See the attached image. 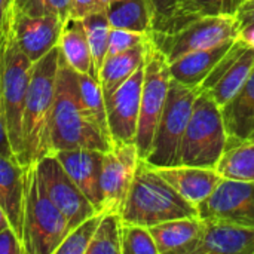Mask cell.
I'll return each mask as SVG.
<instances>
[{
    "label": "cell",
    "instance_id": "obj_1",
    "mask_svg": "<svg viewBox=\"0 0 254 254\" xmlns=\"http://www.w3.org/2000/svg\"><path fill=\"white\" fill-rule=\"evenodd\" d=\"M51 144L52 153L67 149H95L109 152L113 147L110 135L85 106L79 89L77 71L68 65L63 54H60L57 73Z\"/></svg>",
    "mask_w": 254,
    "mask_h": 254
},
{
    "label": "cell",
    "instance_id": "obj_2",
    "mask_svg": "<svg viewBox=\"0 0 254 254\" xmlns=\"http://www.w3.org/2000/svg\"><path fill=\"white\" fill-rule=\"evenodd\" d=\"M60 46L52 48L31 67L22 115L21 165H28L52 155L51 128L60 64Z\"/></svg>",
    "mask_w": 254,
    "mask_h": 254
},
{
    "label": "cell",
    "instance_id": "obj_3",
    "mask_svg": "<svg viewBox=\"0 0 254 254\" xmlns=\"http://www.w3.org/2000/svg\"><path fill=\"white\" fill-rule=\"evenodd\" d=\"M119 214L124 223L147 228L168 220L199 217L198 207L188 202L141 158Z\"/></svg>",
    "mask_w": 254,
    "mask_h": 254
},
{
    "label": "cell",
    "instance_id": "obj_4",
    "mask_svg": "<svg viewBox=\"0 0 254 254\" xmlns=\"http://www.w3.org/2000/svg\"><path fill=\"white\" fill-rule=\"evenodd\" d=\"M31 67L33 63L13 37L7 9L0 24V95L9 143L19 164L22 156V115Z\"/></svg>",
    "mask_w": 254,
    "mask_h": 254
},
{
    "label": "cell",
    "instance_id": "obj_5",
    "mask_svg": "<svg viewBox=\"0 0 254 254\" xmlns=\"http://www.w3.org/2000/svg\"><path fill=\"white\" fill-rule=\"evenodd\" d=\"M25 208L22 246L25 254H55L68 234L63 213L48 196L34 164L24 167Z\"/></svg>",
    "mask_w": 254,
    "mask_h": 254
},
{
    "label": "cell",
    "instance_id": "obj_6",
    "mask_svg": "<svg viewBox=\"0 0 254 254\" xmlns=\"http://www.w3.org/2000/svg\"><path fill=\"white\" fill-rule=\"evenodd\" d=\"M228 147V132L222 107L199 91L182 141L180 165L216 168Z\"/></svg>",
    "mask_w": 254,
    "mask_h": 254
},
{
    "label": "cell",
    "instance_id": "obj_7",
    "mask_svg": "<svg viewBox=\"0 0 254 254\" xmlns=\"http://www.w3.org/2000/svg\"><path fill=\"white\" fill-rule=\"evenodd\" d=\"M198 94L199 88L188 86L171 79L165 106L153 134L152 147L144 159L149 165H180L182 141Z\"/></svg>",
    "mask_w": 254,
    "mask_h": 254
},
{
    "label": "cell",
    "instance_id": "obj_8",
    "mask_svg": "<svg viewBox=\"0 0 254 254\" xmlns=\"http://www.w3.org/2000/svg\"><path fill=\"white\" fill-rule=\"evenodd\" d=\"M170 82V64L164 54L155 46V43L147 36L140 116L135 135V146L141 159H146L150 152L153 134L165 106Z\"/></svg>",
    "mask_w": 254,
    "mask_h": 254
},
{
    "label": "cell",
    "instance_id": "obj_9",
    "mask_svg": "<svg viewBox=\"0 0 254 254\" xmlns=\"http://www.w3.org/2000/svg\"><path fill=\"white\" fill-rule=\"evenodd\" d=\"M240 36L235 15H211L199 18L173 33L150 31L149 37L168 63L195 51L216 46Z\"/></svg>",
    "mask_w": 254,
    "mask_h": 254
},
{
    "label": "cell",
    "instance_id": "obj_10",
    "mask_svg": "<svg viewBox=\"0 0 254 254\" xmlns=\"http://www.w3.org/2000/svg\"><path fill=\"white\" fill-rule=\"evenodd\" d=\"M36 168L48 196L65 217L68 232L97 214L95 207L68 177L55 155H48L37 161Z\"/></svg>",
    "mask_w": 254,
    "mask_h": 254
},
{
    "label": "cell",
    "instance_id": "obj_11",
    "mask_svg": "<svg viewBox=\"0 0 254 254\" xmlns=\"http://www.w3.org/2000/svg\"><path fill=\"white\" fill-rule=\"evenodd\" d=\"M253 67L254 45L237 37L198 88L207 92L222 107L238 92Z\"/></svg>",
    "mask_w": 254,
    "mask_h": 254
},
{
    "label": "cell",
    "instance_id": "obj_12",
    "mask_svg": "<svg viewBox=\"0 0 254 254\" xmlns=\"http://www.w3.org/2000/svg\"><path fill=\"white\" fill-rule=\"evenodd\" d=\"M140 155L135 143L113 144L101 170V213H121L132 185Z\"/></svg>",
    "mask_w": 254,
    "mask_h": 254
},
{
    "label": "cell",
    "instance_id": "obj_13",
    "mask_svg": "<svg viewBox=\"0 0 254 254\" xmlns=\"http://www.w3.org/2000/svg\"><path fill=\"white\" fill-rule=\"evenodd\" d=\"M198 211L201 219L254 229V182L222 179L214 192L198 205Z\"/></svg>",
    "mask_w": 254,
    "mask_h": 254
},
{
    "label": "cell",
    "instance_id": "obj_14",
    "mask_svg": "<svg viewBox=\"0 0 254 254\" xmlns=\"http://www.w3.org/2000/svg\"><path fill=\"white\" fill-rule=\"evenodd\" d=\"M143 77L144 63L109 98H106L107 127L113 144L135 143Z\"/></svg>",
    "mask_w": 254,
    "mask_h": 254
},
{
    "label": "cell",
    "instance_id": "obj_15",
    "mask_svg": "<svg viewBox=\"0 0 254 254\" xmlns=\"http://www.w3.org/2000/svg\"><path fill=\"white\" fill-rule=\"evenodd\" d=\"M9 22L21 51L34 64L60 42L64 21L58 16H31L9 6Z\"/></svg>",
    "mask_w": 254,
    "mask_h": 254
},
{
    "label": "cell",
    "instance_id": "obj_16",
    "mask_svg": "<svg viewBox=\"0 0 254 254\" xmlns=\"http://www.w3.org/2000/svg\"><path fill=\"white\" fill-rule=\"evenodd\" d=\"M104 153L95 149H67L52 153L68 177L91 201L97 213H101V170Z\"/></svg>",
    "mask_w": 254,
    "mask_h": 254
},
{
    "label": "cell",
    "instance_id": "obj_17",
    "mask_svg": "<svg viewBox=\"0 0 254 254\" xmlns=\"http://www.w3.org/2000/svg\"><path fill=\"white\" fill-rule=\"evenodd\" d=\"M193 254H254V229L202 219V234Z\"/></svg>",
    "mask_w": 254,
    "mask_h": 254
},
{
    "label": "cell",
    "instance_id": "obj_18",
    "mask_svg": "<svg viewBox=\"0 0 254 254\" xmlns=\"http://www.w3.org/2000/svg\"><path fill=\"white\" fill-rule=\"evenodd\" d=\"M24 167L15 158L0 155V207L22 243L24 208H25V180Z\"/></svg>",
    "mask_w": 254,
    "mask_h": 254
},
{
    "label": "cell",
    "instance_id": "obj_19",
    "mask_svg": "<svg viewBox=\"0 0 254 254\" xmlns=\"http://www.w3.org/2000/svg\"><path fill=\"white\" fill-rule=\"evenodd\" d=\"M156 173L165 179L188 202L199 205L205 201L222 182L216 168H202L190 165L153 167Z\"/></svg>",
    "mask_w": 254,
    "mask_h": 254
},
{
    "label": "cell",
    "instance_id": "obj_20",
    "mask_svg": "<svg viewBox=\"0 0 254 254\" xmlns=\"http://www.w3.org/2000/svg\"><path fill=\"white\" fill-rule=\"evenodd\" d=\"M158 254H193L202 234V219H176L149 228Z\"/></svg>",
    "mask_w": 254,
    "mask_h": 254
},
{
    "label": "cell",
    "instance_id": "obj_21",
    "mask_svg": "<svg viewBox=\"0 0 254 254\" xmlns=\"http://www.w3.org/2000/svg\"><path fill=\"white\" fill-rule=\"evenodd\" d=\"M228 146L246 141L254 131V67L238 92L222 106Z\"/></svg>",
    "mask_w": 254,
    "mask_h": 254
},
{
    "label": "cell",
    "instance_id": "obj_22",
    "mask_svg": "<svg viewBox=\"0 0 254 254\" xmlns=\"http://www.w3.org/2000/svg\"><path fill=\"white\" fill-rule=\"evenodd\" d=\"M235 39L222 42L216 46L189 52L170 64V74L173 80H177L188 86H199L201 82L208 76L220 58L228 52Z\"/></svg>",
    "mask_w": 254,
    "mask_h": 254
},
{
    "label": "cell",
    "instance_id": "obj_23",
    "mask_svg": "<svg viewBox=\"0 0 254 254\" xmlns=\"http://www.w3.org/2000/svg\"><path fill=\"white\" fill-rule=\"evenodd\" d=\"M146 45H147V37L141 43L121 54L106 57L98 74L100 85L104 94V101L144 63Z\"/></svg>",
    "mask_w": 254,
    "mask_h": 254
},
{
    "label": "cell",
    "instance_id": "obj_24",
    "mask_svg": "<svg viewBox=\"0 0 254 254\" xmlns=\"http://www.w3.org/2000/svg\"><path fill=\"white\" fill-rule=\"evenodd\" d=\"M58 46L61 49L64 60L74 71L89 73L92 77L98 79L94 71L91 49L82 19L68 18L64 22Z\"/></svg>",
    "mask_w": 254,
    "mask_h": 254
},
{
    "label": "cell",
    "instance_id": "obj_25",
    "mask_svg": "<svg viewBox=\"0 0 254 254\" xmlns=\"http://www.w3.org/2000/svg\"><path fill=\"white\" fill-rule=\"evenodd\" d=\"M106 13L112 28L140 34L152 31V12L147 0H110Z\"/></svg>",
    "mask_w": 254,
    "mask_h": 254
},
{
    "label": "cell",
    "instance_id": "obj_26",
    "mask_svg": "<svg viewBox=\"0 0 254 254\" xmlns=\"http://www.w3.org/2000/svg\"><path fill=\"white\" fill-rule=\"evenodd\" d=\"M222 179L254 182V143L241 141L228 146L216 165Z\"/></svg>",
    "mask_w": 254,
    "mask_h": 254
},
{
    "label": "cell",
    "instance_id": "obj_27",
    "mask_svg": "<svg viewBox=\"0 0 254 254\" xmlns=\"http://www.w3.org/2000/svg\"><path fill=\"white\" fill-rule=\"evenodd\" d=\"M226 3L228 0H177L165 31L159 33H173L199 18L225 13Z\"/></svg>",
    "mask_w": 254,
    "mask_h": 254
},
{
    "label": "cell",
    "instance_id": "obj_28",
    "mask_svg": "<svg viewBox=\"0 0 254 254\" xmlns=\"http://www.w3.org/2000/svg\"><path fill=\"white\" fill-rule=\"evenodd\" d=\"M83 27L86 31L89 49H91V57H92V64H94V71L98 77L100 68L107 57V46H109V34H110V24L107 19L106 9L92 12L86 15L83 19ZM100 80V79H98Z\"/></svg>",
    "mask_w": 254,
    "mask_h": 254
},
{
    "label": "cell",
    "instance_id": "obj_29",
    "mask_svg": "<svg viewBox=\"0 0 254 254\" xmlns=\"http://www.w3.org/2000/svg\"><path fill=\"white\" fill-rule=\"evenodd\" d=\"M121 228V214L103 213L86 254H122Z\"/></svg>",
    "mask_w": 254,
    "mask_h": 254
},
{
    "label": "cell",
    "instance_id": "obj_30",
    "mask_svg": "<svg viewBox=\"0 0 254 254\" xmlns=\"http://www.w3.org/2000/svg\"><path fill=\"white\" fill-rule=\"evenodd\" d=\"M77 80H79V89H80V95H82L85 106L89 109V112L103 127V129L109 134L106 101H104V94H103L100 80L92 77L89 73H77Z\"/></svg>",
    "mask_w": 254,
    "mask_h": 254
},
{
    "label": "cell",
    "instance_id": "obj_31",
    "mask_svg": "<svg viewBox=\"0 0 254 254\" xmlns=\"http://www.w3.org/2000/svg\"><path fill=\"white\" fill-rule=\"evenodd\" d=\"M101 217L103 213H97L71 229L58 246L55 254H86Z\"/></svg>",
    "mask_w": 254,
    "mask_h": 254
},
{
    "label": "cell",
    "instance_id": "obj_32",
    "mask_svg": "<svg viewBox=\"0 0 254 254\" xmlns=\"http://www.w3.org/2000/svg\"><path fill=\"white\" fill-rule=\"evenodd\" d=\"M122 254H158L156 244L147 226L124 223L121 228Z\"/></svg>",
    "mask_w": 254,
    "mask_h": 254
},
{
    "label": "cell",
    "instance_id": "obj_33",
    "mask_svg": "<svg viewBox=\"0 0 254 254\" xmlns=\"http://www.w3.org/2000/svg\"><path fill=\"white\" fill-rule=\"evenodd\" d=\"M12 6L31 16H58L64 22L70 18L71 0H12Z\"/></svg>",
    "mask_w": 254,
    "mask_h": 254
},
{
    "label": "cell",
    "instance_id": "obj_34",
    "mask_svg": "<svg viewBox=\"0 0 254 254\" xmlns=\"http://www.w3.org/2000/svg\"><path fill=\"white\" fill-rule=\"evenodd\" d=\"M147 34H140L128 30H121V28H110L109 34V46H107V57L121 54L138 43H141Z\"/></svg>",
    "mask_w": 254,
    "mask_h": 254
},
{
    "label": "cell",
    "instance_id": "obj_35",
    "mask_svg": "<svg viewBox=\"0 0 254 254\" xmlns=\"http://www.w3.org/2000/svg\"><path fill=\"white\" fill-rule=\"evenodd\" d=\"M152 12V31H165L177 0H147Z\"/></svg>",
    "mask_w": 254,
    "mask_h": 254
},
{
    "label": "cell",
    "instance_id": "obj_36",
    "mask_svg": "<svg viewBox=\"0 0 254 254\" xmlns=\"http://www.w3.org/2000/svg\"><path fill=\"white\" fill-rule=\"evenodd\" d=\"M241 39L254 45V0H246L235 13Z\"/></svg>",
    "mask_w": 254,
    "mask_h": 254
},
{
    "label": "cell",
    "instance_id": "obj_37",
    "mask_svg": "<svg viewBox=\"0 0 254 254\" xmlns=\"http://www.w3.org/2000/svg\"><path fill=\"white\" fill-rule=\"evenodd\" d=\"M110 0H71L70 6V18L83 19L86 15L103 10L107 7V3Z\"/></svg>",
    "mask_w": 254,
    "mask_h": 254
},
{
    "label": "cell",
    "instance_id": "obj_38",
    "mask_svg": "<svg viewBox=\"0 0 254 254\" xmlns=\"http://www.w3.org/2000/svg\"><path fill=\"white\" fill-rule=\"evenodd\" d=\"M0 254H25L21 240L10 226L0 231Z\"/></svg>",
    "mask_w": 254,
    "mask_h": 254
},
{
    "label": "cell",
    "instance_id": "obj_39",
    "mask_svg": "<svg viewBox=\"0 0 254 254\" xmlns=\"http://www.w3.org/2000/svg\"><path fill=\"white\" fill-rule=\"evenodd\" d=\"M0 155L1 156H6V158H15V155L12 152V147H10V143H9L7 131H6V122H4V113H3V104H1V95H0Z\"/></svg>",
    "mask_w": 254,
    "mask_h": 254
},
{
    "label": "cell",
    "instance_id": "obj_40",
    "mask_svg": "<svg viewBox=\"0 0 254 254\" xmlns=\"http://www.w3.org/2000/svg\"><path fill=\"white\" fill-rule=\"evenodd\" d=\"M246 0H228L226 7H225V13L226 15H235L238 7L244 3Z\"/></svg>",
    "mask_w": 254,
    "mask_h": 254
},
{
    "label": "cell",
    "instance_id": "obj_41",
    "mask_svg": "<svg viewBox=\"0 0 254 254\" xmlns=\"http://www.w3.org/2000/svg\"><path fill=\"white\" fill-rule=\"evenodd\" d=\"M10 1H12V0H0V24H1V21H3V18H4V15H6V12H7V9H9Z\"/></svg>",
    "mask_w": 254,
    "mask_h": 254
},
{
    "label": "cell",
    "instance_id": "obj_42",
    "mask_svg": "<svg viewBox=\"0 0 254 254\" xmlns=\"http://www.w3.org/2000/svg\"><path fill=\"white\" fill-rule=\"evenodd\" d=\"M6 226H9V222H7V219H6V216H4V213H3V210L0 207V231L4 229Z\"/></svg>",
    "mask_w": 254,
    "mask_h": 254
},
{
    "label": "cell",
    "instance_id": "obj_43",
    "mask_svg": "<svg viewBox=\"0 0 254 254\" xmlns=\"http://www.w3.org/2000/svg\"><path fill=\"white\" fill-rule=\"evenodd\" d=\"M246 141H252V143H254V131L252 132V134H250V137H249V138H247Z\"/></svg>",
    "mask_w": 254,
    "mask_h": 254
}]
</instances>
